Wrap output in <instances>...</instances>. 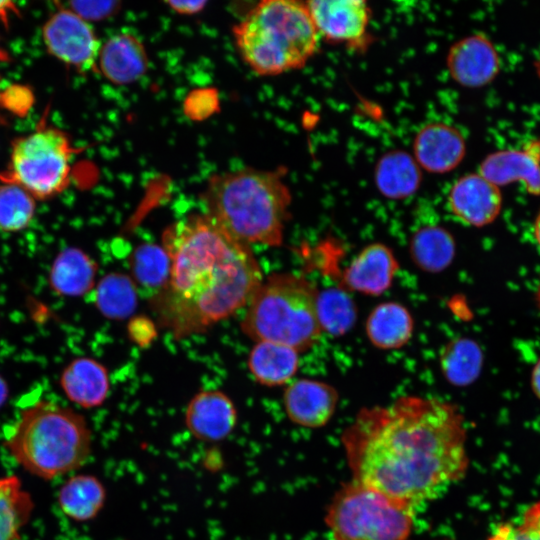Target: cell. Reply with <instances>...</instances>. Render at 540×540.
Segmentation results:
<instances>
[{
	"label": "cell",
	"instance_id": "obj_4",
	"mask_svg": "<svg viewBox=\"0 0 540 540\" xmlns=\"http://www.w3.org/2000/svg\"><path fill=\"white\" fill-rule=\"evenodd\" d=\"M5 446L26 471L51 480L87 461L92 433L85 418L75 410L41 400L20 412Z\"/></svg>",
	"mask_w": 540,
	"mask_h": 540
},
{
	"label": "cell",
	"instance_id": "obj_5",
	"mask_svg": "<svg viewBox=\"0 0 540 540\" xmlns=\"http://www.w3.org/2000/svg\"><path fill=\"white\" fill-rule=\"evenodd\" d=\"M238 51L257 74L300 69L316 53L319 35L305 2L264 0L233 27Z\"/></svg>",
	"mask_w": 540,
	"mask_h": 540
},
{
	"label": "cell",
	"instance_id": "obj_17",
	"mask_svg": "<svg viewBox=\"0 0 540 540\" xmlns=\"http://www.w3.org/2000/svg\"><path fill=\"white\" fill-rule=\"evenodd\" d=\"M59 383L66 397L84 409L101 406L110 391L107 368L89 357L70 361L61 372Z\"/></svg>",
	"mask_w": 540,
	"mask_h": 540
},
{
	"label": "cell",
	"instance_id": "obj_20",
	"mask_svg": "<svg viewBox=\"0 0 540 540\" xmlns=\"http://www.w3.org/2000/svg\"><path fill=\"white\" fill-rule=\"evenodd\" d=\"M98 265L78 247L62 249L53 260L48 273L50 289L62 297H81L95 285Z\"/></svg>",
	"mask_w": 540,
	"mask_h": 540
},
{
	"label": "cell",
	"instance_id": "obj_13",
	"mask_svg": "<svg viewBox=\"0 0 540 540\" xmlns=\"http://www.w3.org/2000/svg\"><path fill=\"white\" fill-rule=\"evenodd\" d=\"M238 412L233 400L223 391L202 390L188 402L184 422L195 439L216 443L225 440L234 431Z\"/></svg>",
	"mask_w": 540,
	"mask_h": 540
},
{
	"label": "cell",
	"instance_id": "obj_41",
	"mask_svg": "<svg viewBox=\"0 0 540 540\" xmlns=\"http://www.w3.org/2000/svg\"><path fill=\"white\" fill-rule=\"evenodd\" d=\"M533 233H534V236H535V239L540 247V211L538 212L536 218H535V221H534V225H533Z\"/></svg>",
	"mask_w": 540,
	"mask_h": 540
},
{
	"label": "cell",
	"instance_id": "obj_39",
	"mask_svg": "<svg viewBox=\"0 0 540 540\" xmlns=\"http://www.w3.org/2000/svg\"><path fill=\"white\" fill-rule=\"evenodd\" d=\"M523 148L540 162V138L528 141Z\"/></svg>",
	"mask_w": 540,
	"mask_h": 540
},
{
	"label": "cell",
	"instance_id": "obj_33",
	"mask_svg": "<svg viewBox=\"0 0 540 540\" xmlns=\"http://www.w3.org/2000/svg\"><path fill=\"white\" fill-rule=\"evenodd\" d=\"M517 529L520 540H540V499L525 509Z\"/></svg>",
	"mask_w": 540,
	"mask_h": 540
},
{
	"label": "cell",
	"instance_id": "obj_29",
	"mask_svg": "<svg viewBox=\"0 0 540 540\" xmlns=\"http://www.w3.org/2000/svg\"><path fill=\"white\" fill-rule=\"evenodd\" d=\"M34 504L16 476L0 478V540H17Z\"/></svg>",
	"mask_w": 540,
	"mask_h": 540
},
{
	"label": "cell",
	"instance_id": "obj_6",
	"mask_svg": "<svg viewBox=\"0 0 540 540\" xmlns=\"http://www.w3.org/2000/svg\"><path fill=\"white\" fill-rule=\"evenodd\" d=\"M317 288L301 274L278 272L261 282L240 324L255 342H273L304 352L319 340Z\"/></svg>",
	"mask_w": 540,
	"mask_h": 540
},
{
	"label": "cell",
	"instance_id": "obj_11",
	"mask_svg": "<svg viewBox=\"0 0 540 540\" xmlns=\"http://www.w3.org/2000/svg\"><path fill=\"white\" fill-rule=\"evenodd\" d=\"M398 271L393 250L381 242L370 243L344 269L339 287L348 293L379 296L390 289Z\"/></svg>",
	"mask_w": 540,
	"mask_h": 540
},
{
	"label": "cell",
	"instance_id": "obj_34",
	"mask_svg": "<svg viewBox=\"0 0 540 540\" xmlns=\"http://www.w3.org/2000/svg\"><path fill=\"white\" fill-rule=\"evenodd\" d=\"M129 335L134 342L145 346L156 336V331L152 321L144 317H139L130 322Z\"/></svg>",
	"mask_w": 540,
	"mask_h": 540
},
{
	"label": "cell",
	"instance_id": "obj_24",
	"mask_svg": "<svg viewBox=\"0 0 540 540\" xmlns=\"http://www.w3.org/2000/svg\"><path fill=\"white\" fill-rule=\"evenodd\" d=\"M409 254L412 262L421 271L440 273L446 270L455 258V239L442 226L426 225L411 236Z\"/></svg>",
	"mask_w": 540,
	"mask_h": 540
},
{
	"label": "cell",
	"instance_id": "obj_27",
	"mask_svg": "<svg viewBox=\"0 0 540 540\" xmlns=\"http://www.w3.org/2000/svg\"><path fill=\"white\" fill-rule=\"evenodd\" d=\"M137 303V285L125 273L110 272L96 285L95 306L107 319H127L135 311Z\"/></svg>",
	"mask_w": 540,
	"mask_h": 540
},
{
	"label": "cell",
	"instance_id": "obj_36",
	"mask_svg": "<svg viewBox=\"0 0 540 540\" xmlns=\"http://www.w3.org/2000/svg\"><path fill=\"white\" fill-rule=\"evenodd\" d=\"M166 4L178 14L193 15L202 11L207 4L204 0H191V1H167Z\"/></svg>",
	"mask_w": 540,
	"mask_h": 540
},
{
	"label": "cell",
	"instance_id": "obj_10",
	"mask_svg": "<svg viewBox=\"0 0 540 540\" xmlns=\"http://www.w3.org/2000/svg\"><path fill=\"white\" fill-rule=\"evenodd\" d=\"M319 35L328 42L361 48L367 44L371 9L363 0L305 2Z\"/></svg>",
	"mask_w": 540,
	"mask_h": 540
},
{
	"label": "cell",
	"instance_id": "obj_3",
	"mask_svg": "<svg viewBox=\"0 0 540 540\" xmlns=\"http://www.w3.org/2000/svg\"><path fill=\"white\" fill-rule=\"evenodd\" d=\"M203 201L206 213L237 240L282 245L292 197L280 171L245 168L216 174Z\"/></svg>",
	"mask_w": 540,
	"mask_h": 540
},
{
	"label": "cell",
	"instance_id": "obj_23",
	"mask_svg": "<svg viewBox=\"0 0 540 540\" xmlns=\"http://www.w3.org/2000/svg\"><path fill=\"white\" fill-rule=\"evenodd\" d=\"M248 369L263 386L288 384L299 367V352L273 342H256L248 356Z\"/></svg>",
	"mask_w": 540,
	"mask_h": 540
},
{
	"label": "cell",
	"instance_id": "obj_25",
	"mask_svg": "<svg viewBox=\"0 0 540 540\" xmlns=\"http://www.w3.org/2000/svg\"><path fill=\"white\" fill-rule=\"evenodd\" d=\"M106 497V488L96 476L77 474L61 486L58 504L68 518L76 522H87L100 513Z\"/></svg>",
	"mask_w": 540,
	"mask_h": 540
},
{
	"label": "cell",
	"instance_id": "obj_12",
	"mask_svg": "<svg viewBox=\"0 0 540 540\" xmlns=\"http://www.w3.org/2000/svg\"><path fill=\"white\" fill-rule=\"evenodd\" d=\"M452 79L466 88H479L491 83L500 71L499 54L484 34H473L455 42L446 59Z\"/></svg>",
	"mask_w": 540,
	"mask_h": 540
},
{
	"label": "cell",
	"instance_id": "obj_2",
	"mask_svg": "<svg viewBox=\"0 0 540 540\" xmlns=\"http://www.w3.org/2000/svg\"><path fill=\"white\" fill-rule=\"evenodd\" d=\"M171 268L153 298L163 326L175 337L200 333L246 306L263 281L249 245L206 212L169 225L162 235Z\"/></svg>",
	"mask_w": 540,
	"mask_h": 540
},
{
	"label": "cell",
	"instance_id": "obj_42",
	"mask_svg": "<svg viewBox=\"0 0 540 540\" xmlns=\"http://www.w3.org/2000/svg\"><path fill=\"white\" fill-rule=\"evenodd\" d=\"M534 68H535V71H536V74L540 80V55L539 57L534 61Z\"/></svg>",
	"mask_w": 540,
	"mask_h": 540
},
{
	"label": "cell",
	"instance_id": "obj_15",
	"mask_svg": "<svg viewBox=\"0 0 540 540\" xmlns=\"http://www.w3.org/2000/svg\"><path fill=\"white\" fill-rule=\"evenodd\" d=\"M339 402L337 389L315 379H297L284 390L283 406L287 418L305 428H321L332 419Z\"/></svg>",
	"mask_w": 540,
	"mask_h": 540
},
{
	"label": "cell",
	"instance_id": "obj_7",
	"mask_svg": "<svg viewBox=\"0 0 540 540\" xmlns=\"http://www.w3.org/2000/svg\"><path fill=\"white\" fill-rule=\"evenodd\" d=\"M415 509L362 483H344L331 499L325 523L334 540H410Z\"/></svg>",
	"mask_w": 540,
	"mask_h": 540
},
{
	"label": "cell",
	"instance_id": "obj_43",
	"mask_svg": "<svg viewBox=\"0 0 540 540\" xmlns=\"http://www.w3.org/2000/svg\"><path fill=\"white\" fill-rule=\"evenodd\" d=\"M536 300H537L538 307L540 309V283L536 292Z\"/></svg>",
	"mask_w": 540,
	"mask_h": 540
},
{
	"label": "cell",
	"instance_id": "obj_8",
	"mask_svg": "<svg viewBox=\"0 0 540 540\" xmlns=\"http://www.w3.org/2000/svg\"><path fill=\"white\" fill-rule=\"evenodd\" d=\"M73 152L64 131L42 125L12 142L0 180L19 185L35 199L52 198L69 185Z\"/></svg>",
	"mask_w": 540,
	"mask_h": 540
},
{
	"label": "cell",
	"instance_id": "obj_37",
	"mask_svg": "<svg viewBox=\"0 0 540 540\" xmlns=\"http://www.w3.org/2000/svg\"><path fill=\"white\" fill-rule=\"evenodd\" d=\"M18 13V7L12 1H0V22L5 26L8 25L10 16Z\"/></svg>",
	"mask_w": 540,
	"mask_h": 540
},
{
	"label": "cell",
	"instance_id": "obj_40",
	"mask_svg": "<svg viewBox=\"0 0 540 540\" xmlns=\"http://www.w3.org/2000/svg\"><path fill=\"white\" fill-rule=\"evenodd\" d=\"M9 390L5 379L0 375V408L8 398Z\"/></svg>",
	"mask_w": 540,
	"mask_h": 540
},
{
	"label": "cell",
	"instance_id": "obj_32",
	"mask_svg": "<svg viewBox=\"0 0 540 540\" xmlns=\"http://www.w3.org/2000/svg\"><path fill=\"white\" fill-rule=\"evenodd\" d=\"M70 10L85 21L102 20L115 14L120 7L118 1H72Z\"/></svg>",
	"mask_w": 540,
	"mask_h": 540
},
{
	"label": "cell",
	"instance_id": "obj_28",
	"mask_svg": "<svg viewBox=\"0 0 540 540\" xmlns=\"http://www.w3.org/2000/svg\"><path fill=\"white\" fill-rule=\"evenodd\" d=\"M129 266L131 278L135 284L145 289L154 298L168 282L171 260L162 245L144 243L131 253Z\"/></svg>",
	"mask_w": 540,
	"mask_h": 540
},
{
	"label": "cell",
	"instance_id": "obj_26",
	"mask_svg": "<svg viewBox=\"0 0 540 540\" xmlns=\"http://www.w3.org/2000/svg\"><path fill=\"white\" fill-rule=\"evenodd\" d=\"M484 362L480 345L469 337H455L439 354V366L446 381L457 387L468 386L479 377Z\"/></svg>",
	"mask_w": 540,
	"mask_h": 540
},
{
	"label": "cell",
	"instance_id": "obj_35",
	"mask_svg": "<svg viewBox=\"0 0 540 540\" xmlns=\"http://www.w3.org/2000/svg\"><path fill=\"white\" fill-rule=\"evenodd\" d=\"M487 540H520L517 524L510 521L497 524Z\"/></svg>",
	"mask_w": 540,
	"mask_h": 540
},
{
	"label": "cell",
	"instance_id": "obj_9",
	"mask_svg": "<svg viewBox=\"0 0 540 540\" xmlns=\"http://www.w3.org/2000/svg\"><path fill=\"white\" fill-rule=\"evenodd\" d=\"M42 36L48 52L65 64L82 72L97 64L100 42L90 24L70 9L53 13Z\"/></svg>",
	"mask_w": 540,
	"mask_h": 540
},
{
	"label": "cell",
	"instance_id": "obj_21",
	"mask_svg": "<svg viewBox=\"0 0 540 540\" xmlns=\"http://www.w3.org/2000/svg\"><path fill=\"white\" fill-rule=\"evenodd\" d=\"M369 342L381 350L404 347L414 332V319L406 306L395 301L379 303L365 321Z\"/></svg>",
	"mask_w": 540,
	"mask_h": 540
},
{
	"label": "cell",
	"instance_id": "obj_14",
	"mask_svg": "<svg viewBox=\"0 0 540 540\" xmlns=\"http://www.w3.org/2000/svg\"><path fill=\"white\" fill-rule=\"evenodd\" d=\"M448 209L461 223L473 227L491 224L500 214V188L477 173L455 181L447 196Z\"/></svg>",
	"mask_w": 540,
	"mask_h": 540
},
{
	"label": "cell",
	"instance_id": "obj_44",
	"mask_svg": "<svg viewBox=\"0 0 540 540\" xmlns=\"http://www.w3.org/2000/svg\"><path fill=\"white\" fill-rule=\"evenodd\" d=\"M441 540H449V539H441Z\"/></svg>",
	"mask_w": 540,
	"mask_h": 540
},
{
	"label": "cell",
	"instance_id": "obj_16",
	"mask_svg": "<svg viewBox=\"0 0 540 540\" xmlns=\"http://www.w3.org/2000/svg\"><path fill=\"white\" fill-rule=\"evenodd\" d=\"M466 154V142L462 133L444 122L424 125L416 134L413 157L421 169L442 174L455 169Z\"/></svg>",
	"mask_w": 540,
	"mask_h": 540
},
{
	"label": "cell",
	"instance_id": "obj_38",
	"mask_svg": "<svg viewBox=\"0 0 540 540\" xmlns=\"http://www.w3.org/2000/svg\"><path fill=\"white\" fill-rule=\"evenodd\" d=\"M531 388L534 395L540 400V358L535 363L531 373Z\"/></svg>",
	"mask_w": 540,
	"mask_h": 540
},
{
	"label": "cell",
	"instance_id": "obj_18",
	"mask_svg": "<svg viewBox=\"0 0 540 540\" xmlns=\"http://www.w3.org/2000/svg\"><path fill=\"white\" fill-rule=\"evenodd\" d=\"M97 63L109 81L127 84L139 79L146 72L148 57L137 37L121 33L109 38L100 47Z\"/></svg>",
	"mask_w": 540,
	"mask_h": 540
},
{
	"label": "cell",
	"instance_id": "obj_1",
	"mask_svg": "<svg viewBox=\"0 0 540 540\" xmlns=\"http://www.w3.org/2000/svg\"><path fill=\"white\" fill-rule=\"evenodd\" d=\"M352 480L413 509L467 473L464 415L451 402L406 395L361 408L342 432Z\"/></svg>",
	"mask_w": 540,
	"mask_h": 540
},
{
	"label": "cell",
	"instance_id": "obj_19",
	"mask_svg": "<svg viewBox=\"0 0 540 540\" xmlns=\"http://www.w3.org/2000/svg\"><path fill=\"white\" fill-rule=\"evenodd\" d=\"M478 173L497 187L520 181L527 193L540 196V162L524 148L488 154Z\"/></svg>",
	"mask_w": 540,
	"mask_h": 540
},
{
	"label": "cell",
	"instance_id": "obj_30",
	"mask_svg": "<svg viewBox=\"0 0 540 540\" xmlns=\"http://www.w3.org/2000/svg\"><path fill=\"white\" fill-rule=\"evenodd\" d=\"M316 308L321 331L334 337L346 334L357 320L355 302L339 286L318 291Z\"/></svg>",
	"mask_w": 540,
	"mask_h": 540
},
{
	"label": "cell",
	"instance_id": "obj_22",
	"mask_svg": "<svg viewBox=\"0 0 540 540\" xmlns=\"http://www.w3.org/2000/svg\"><path fill=\"white\" fill-rule=\"evenodd\" d=\"M421 182V168L413 155L406 151L386 152L376 164L375 184L387 199H406L419 189Z\"/></svg>",
	"mask_w": 540,
	"mask_h": 540
},
{
	"label": "cell",
	"instance_id": "obj_31",
	"mask_svg": "<svg viewBox=\"0 0 540 540\" xmlns=\"http://www.w3.org/2000/svg\"><path fill=\"white\" fill-rule=\"evenodd\" d=\"M35 198L17 184L0 185V230L15 233L24 230L35 214Z\"/></svg>",
	"mask_w": 540,
	"mask_h": 540
}]
</instances>
